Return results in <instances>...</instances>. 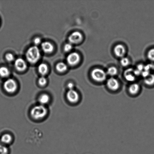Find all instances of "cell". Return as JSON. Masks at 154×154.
<instances>
[{
	"instance_id": "27",
	"label": "cell",
	"mask_w": 154,
	"mask_h": 154,
	"mask_svg": "<svg viewBox=\"0 0 154 154\" xmlns=\"http://www.w3.org/2000/svg\"><path fill=\"white\" fill-rule=\"evenodd\" d=\"M150 74V72L145 70L142 72L141 73V75H142V76L144 77V78L149 76Z\"/></svg>"
},
{
	"instance_id": "14",
	"label": "cell",
	"mask_w": 154,
	"mask_h": 154,
	"mask_svg": "<svg viewBox=\"0 0 154 154\" xmlns=\"http://www.w3.org/2000/svg\"><path fill=\"white\" fill-rule=\"evenodd\" d=\"M50 97L47 94H43L40 95L38 98V102L40 105L45 106L50 101Z\"/></svg>"
},
{
	"instance_id": "13",
	"label": "cell",
	"mask_w": 154,
	"mask_h": 154,
	"mask_svg": "<svg viewBox=\"0 0 154 154\" xmlns=\"http://www.w3.org/2000/svg\"><path fill=\"white\" fill-rule=\"evenodd\" d=\"M140 90V85L137 83H134L130 85L128 91L130 94L132 95H135L139 93Z\"/></svg>"
},
{
	"instance_id": "6",
	"label": "cell",
	"mask_w": 154,
	"mask_h": 154,
	"mask_svg": "<svg viewBox=\"0 0 154 154\" xmlns=\"http://www.w3.org/2000/svg\"><path fill=\"white\" fill-rule=\"evenodd\" d=\"M106 85L108 88L112 91H116L119 90L120 84L117 79L114 78H111L107 81Z\"/></svg>"
},
{
	"instance_id": "20",
	"label": "cell",
	"mask_w": 154,
	"mask_h": 154,
	"mask_svg": "<svg viewBox=\"0 0 154 154\" xmlns=\"http://www.w3.org/2000/svg\"><path fill=\"white\" fill-rule=\"evenodd\" d=\"M107 73L109 75L111 76H114L117 74V70L115 67H110L107 70Z\"/></svg>"
},
{
	"instance_id": "16",
	"label": "cell",
	"mask_w": 154,
	"mask_h": 154,
	"mask_svg": "<svg viewBox=\"0 0 154 154\" xmlns=\"http://www.w3.org/2000/svg\"><path fill=\"white\" fill-rule=\"evenodd\" d=\"M38 70L41 74L45 75L48 73V66L45 63H42L38 66Z\"/></svg>"
},
{
	"instance_id": "12",
	"label": "cell",
	"mask_w": 154,
	"mask_h": 154,
	"mask_svg": "<svg viewBox=\"0 0 154 154\" xmlns=\"http://www.w3.org/2000/svg\"><path fill=\"white\" fill-rule=\"evenodd\" d=\"M42 48L44 52L46 53H49L54 50V46L49 42H44L42 44Z\"/></svg>"
},
{
	"instance_id": "26",
	"label": "cell",
	"mask_w": 154,
	"mask_h": 154,
	"mask_svg": "<svg viewBox=\"0 0 154 154\" xmlns=\"http://www.w3.org/2000/svg\"><path fill=\"white\" fill-rule=\"evenodd\" d=\"M6 59L7 61L11 62L14 60V57L11 54H7L5 56Z\"/></svg>"
},
{
	"instance_id": "25",
	"label": "cell",
	"mask_w": 154,
	"mask_h": 154,
	"mask_svg": "<svg viewBox=\"0 0 154 154\" xmlns=\"http://www.w3.org/2000/svg\"><path fill=\"white\" fill-rule=\"evenodd\" d=\"M73 48V46L72 44L70 43L66 44L64 46V50L65 52H69Z\"/></svg>"
},
{
	"instance_id": "28",
	"label": "cell",
	"mask_w": 154,
	"mask_h": 154,
	"mask_svg": "<svg viewBox=\"0 0 154 154\" xmlns=\"http://www.w3.org/2000/svg\"><path fill=\"white\" fill-rule=\"evenodd\" d=\"M41 42V40L40 38H36L34 40V43L35 45H38Z\"/></svg>"
},
{
	"instance_id": "23",
	"label": "cell",
	"mask_w": 154,
	"mask_h": 154,
	"mask_svg": "<svg viewBox=\"0 0 154 154\" xmlns=\"http://www.w3.org/2000/svg\"><path fill=\"white\" fill-rule=\"evenodd\" d=\"M47 79L45 77L42 76L39 79L38 83L40 85L42 86L45 85L47 83Z\"/></svg>"
},
{
	"instance_id": "24",
	"label": "cell",
	"mask_w": 154,
	"mask_h": 154,
	"mask_svg": "<svg viewBox=\"0 0 154 154\" xmlns=\"http://www.w3.org/2000/svg\"><path fill=\"white\" fill-rule=\"evenodd\" d=\"M148 57L151 61H154V49H151L148 53Z\"/></svg>"
},
{
	"instance_id": "5",
	"label": "cell",
	"mask_w": 154,
	"mask_h": 154,
	"mask_svg": "<svg viewBox=\"0 0 154 154\" xmlns=\"http://www.w3.org/2000/svg\"><path fill=\"white\" fill-rule=\"evenodd\" d=\"M68 100L72 103H76L79 99V95L78 92L75 90H69L66 94Z\"/></svg>"
},
{
	"instance_id": "4",
	"label": "cell",
	"mask_w": 154,
	"mask_h": 154,
	"mask_svg": "<svg viewBox=\"0 0 154 154\" xmlns=\"http://www.w3.org/2000/svg\"><path fill=\"white\" fill-rule=\"evenodd\" d=\"M5 90L7 93H13L16 91L17 88V84L14 80L9 79L5 82L4 84Z\"/></svg>"
},
{
	"instance_id": "11",
	"label": "cell",
	"mask_w": 154,
	"mask_h": 154,
	"mask_svg": "<svg viewBox=\"0 0 154 154\" xmlns=\"http://www.w3.org/2000/svg\"><path fill=\"white\" fill-rule=\"evenodd\" d=\"M116 55L119 57H122L125 53V49L124 47L121 45H118L115 47L114 49Z\"/></svg>"
},
{
	"instance_id": "10",
	"label": "cell",
	"mask_w": 154,
	"mask_h": 154,
	"mask_svg": "<svg viewBox=\"0 0 154 154\" xmlns=\"http://www.w3.org/2000/svg\"><path fill=\"white\" fill-rule=\"evenodd\" d=\"M124 77L128 81L133 82L135 79V75L134 74V70L132 69H129L125 71Z\"/></svg>"
},
{
	"instance_id": "29",
	"label": "cell",
	"mask_w": 154,
	"mask_h": 154,
	"mask_svg": "<svg viewBox=\"0 0 154 154\" xmlns=\"http://www.w3.org/2000/svg\"><path fill=\"white\" fill-rule=\"evenodd\" d=\"M67 88L69 90H73L74 88V85L73 83H69L67 85Z\"/></svg>"
},
{
	"instance_id": "30",
	"label": "cell",
	"mask_w": 154,
	"mask_h": 154,
	"mask_svg": "<svg viewBox=\"0 0 154 154\" xmlns=\"http://www.w3.org/2000/svg\"><path fill=\"white\" fill-rule=\"evenodd\" d=\"M144 66H143V64H140L139 65L137 66V69L142 72L143 71V70H144Z\"/></svg>"
},
{
	"instance_id": "31",
	"label": "cell",
	"mask_w": 154,
	"mask_h": 154,
	"mask_svg": "<svg viewBox=\"0 0 154 154\" xmlns=\"http://www.w3.org/2000/svg\"><path fill=\"white\" fill-rule=\"evenodd\" d=\"M1 145V141H0V145Z\"/></svg>"
},
{
	"instance_id": "15",
	"label": "cell",
	"mask_w": 154,
	"mask_h": 154,
	"mask_svg": "<svg viewBox=\"0 0 154 154\" xmlns=\"http://www.w3.org/2000/svg\"><path fill=\"white\" fill-rule=\"evenodd\" d=\"M13 140V138L10 134H5L1 137V143L5 144H10L11 142Z\"/></svg>"
},
{
	"instance_id": "19",
	"label": "cell",
	"mask_w": 154,
	"mask_h": 154,
	"mask_svg": "<svg viewBox=\"0 0 154 154\" xmlns=\"http://www.w3.org/2000/svg\"><path fill=\"white\" fill-rule=\"evenodd\" d=\"M144 83L148 85H152L154 84V75L150 74L144 78Z\"/></svg>"
},
{
	"instance_id": "8",
	"label": "cell",
	"mask_w": 154,
	"mask_h": 154,
	"mask_svg": "<svg viewBox=\"0 0 154 154\" xmlns=\"http://www.w3.org/2000/svg\"><path fill=\"white\" fill-rule=\"evenodd\" d=\"M82 38V36L81 33L76 31L70 35L69 37V40L71 44H76L81 42Z\"/></svg>"
},
{
	"instance_id": "22",
	"label": "cell",
	"mask_w": 154,
	"mask_h": 154,
	"mask_svg": "<svg viewBox=\"0 0 154 154\" xmlns=\"http://www.w3.org/2000/svg\"><path fill=\"white\" fill-rule=\"evenodd\" d=\"M8 149L5 146L0 145V154H7L8 153Z\"/></svg>"
},
{
	"instance_id": "2",
	"label": "cell",
	"mask_w": 154,
	"mask_h": 154,
	"mask_svg": "<svg viewBox=\"0 0 154 154\" xmlns=\"http://www.w3.org/2000/svg\"><path fill=\"white\" fill-rule=\"evenodd\" d=\"M26 56L29 62L34 64L37 62L40 59V51L37 46L31 47L27 50Z\"/></svg>"
},
{
	"instance_id": "21",
	"label": "cell",
	"mask_w": 154,
	"mask_h": 154,
	"mask_svg": "<svg viewBox=\"0 0 154 154\" xmlns=\"http://www.w3.org/2000/svg\"><path fill=\"white\" fill-rule=\"evenodd\" d=\"M121 64L123 67H126L129 64V61L128 59L126 57L122 58L120 61Z\"/></svg>"
},
{
	"instance_id": "17",
	"label": "cell",
	"mask_w": 154,
	"mask_h": 154,
	"mask_svg": "<svg viewBox=\"0 0 154 154\" xmlns=\"http://www.w3.org/2000/svg\"><path fill=\"white\" fill-rule=\"evenodd\" d=\"M67 66L65 63L63 62L58 63L56 66V69L58 72H63L67 70Z\"/></svg>"
},
{
	"instance_id": "7",
	"label": "cell",
	"mask_w": 154,
	"mask_h": 154,
	"mask_svg": "<svg viewBox=\"0 0 154 154\" xmlns=\"http://www.w3.org/2000/svg\"><path fill=\"white\" fill-rule=\"evenodd\" d=\"M80 58L79 55L76 52L72 53L68 56L67 61L71 66H75L79 62Z\"/></svg>"
},
{
	"instance_id": "9",
	"label": "cell",
	"mask_w": 154,
	"mask_h": 154,
	"mask_svg": "<svg viewBox=\"0 0 154 154\" xmlns=\"http://www.w3.org/2000/svg\"><path fill=\"white\" fill-rule=\"evenodd\" d=\"M15 67L18 70L23 71L27 68V64L25 61L22 58H18L16 60L14 63Z\"/></svg>"
},
{
	"instance_id": "1",
	"label": "cell",
	"mask_w": 154,
	"mask_h": 154,
	"mask_svg": "<svg viewBox=\"0 0 154 154\" xmlns=\"http://www.w3.org/2000/svg\"><path fill=\"white\" fill-rule=\"evenodd\" d=\"M48 113V109L44 105H39L35 106L32 109L31 116L35 120H40L44 118Z\"/></svg>"
},
{
	"instance_id": "18",
	"label": "cell",
	"mask_w": 154,
	"mask_h": 154,
	"mask_svg": "<svg viewBox=\"0 0 154 154\" xmlns=\"http://www.w3.org/2000/svg\"><path fill=\"white\" fill-rule=\"evenodd\" d=\"M10 74V71L7 67H2L0 68V76L3 78H6Z\"/></svg>"
},
{
	"instance_id": "3",
	"label": "cell",
	"mask_w": 154,
	"mask_h": 154,
	"mask_svg": "<svg viewBox=\"0 0 154 154\" xmlns=\"http://www.w3.org/2000/svg\"><path fill=\"white\" fill-rule=\"evenodd\" d=\"M91 76L93 79L97 82H103L106 78V74L102 69H96L91 72Z\"/></svg>"
}]
</instances>
